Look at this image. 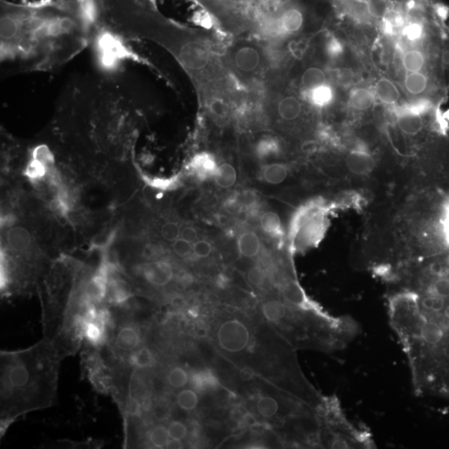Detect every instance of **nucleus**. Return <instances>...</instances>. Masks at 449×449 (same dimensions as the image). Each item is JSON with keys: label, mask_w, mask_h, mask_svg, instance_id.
I'll return each instance as SVG.
<instances>
[{"label": "nucleus", "mask_w": 449, "mask_h": 449, "mask_svg": "<svg viewBox=\"0 0 449 449\" xmlns=\"http://www.w3.org/2000/svg\"><path fill=\"white\" fill-rule=\"evenodd\" d=\"M257 411L263 418H273L278 414L279 403L274 398L263 396L257 402Z\"/></svg>", "instance_id": "obj_31"}, {"label": "nucleus", "mask_w": 449, "mask_h": 449, "mask_svg": "<svg viewBox=\"0 0 449 449\" xmlns=\"http://www.w3.org/2000/svg\"><path fill=\"white\" fill-rule=\"evenodd\" d=\"M244 420L249 426H254L256 424L255 417H254L252 415H247L246 416H245Z\"/></svg>", "instance_id": "obj_49"}, {"label": "nucleus", "mask_w": 449, "mask_h": 449, "mask_svg": "<svg viewBox=\"0 0 449 449\" xmlns=\"http://www.w3.org/2000/svg\"><path fill=\"white\" fill-rule=\"evenodd\" d=\"M133 297V289L128 280L117 276V271L110 276L108 283L105 301L113 306H121Z\"/></svg>", "instance_id": "obj_8"}, {"label": "nucleus", "mask_w": 449, "mask_h": 449, "mask_svg": "<svg viewBox=\"0 0 449 449\" xmlns=\"http://www.w3.org/2000/svg\"><path fill=\"white\" fill-rule=\"evenodd\" d=\"M192 387L200 393L211 391L219 385V380L210 370H200L190 376Z\"/></svg>", "instance_id": "obj_18"}, {"label": "nucleus", "mask_w": 449, "mask_h": 449, "mask_svg": "<svg viewBox=\"0 0 449 449\" xmlns=\"http://www.w3.org/2000/svg\"><path fill=\"white\" fill-rule=\"evenodd\" d=\"M326 53L331 58H338L341 56L344 51V47L339 39L335 38H331L329 39L327 44H326Z\"/></svg>", "instance_id": "obj_42"}, {"label": "nucleus", "mask_w": 449, "mask_h": 449, "mask_svg": "<svg viewBox=\"0 0 449 449\" xmlns=\"http://www.w3.org/2000/svg\"><path fill=\"white\" fill-rule=\"evenodd\" d=\"M183 448V443L181 440L170 439L169 444H167V448L172 449H181Z\"/></svg>", "instance_id": "obj_47"}, {"label": "nucleus", "mask_w": 449, "mask_h": 449, "mask_svg": "<svg viewBox=\"0 0 449 449\" xmlns=\"http://www.w3.org/2000/svg\"><path fill=\"white\" fill-rule=\"evenodd\" d=\"M375 93L370 89L357 88L349 94V105L356 111L365 112L375 105Z\"/></svg>", "instance_id": "obj_16"}, {"label": "nucleus", "mask_w": 449, "mask_h": 449, "mask_svg": "<svg viewBox=\"0 0 449 449\" xmlns=\"http://www.w3.org/2000/svg\"><path fill=\"white\" fill-rule=\"evenodd\" d=\"M65 360L56 344L44 338L28 349L0 353L1 435L29 412L56 403L58 375Z\"/></svg>", "instance_id": "obj_3"}, {"label": "nucleus", "mask_w": 449, "mask_h": 449, "mask_svg": "<svg viewBox=\"0 0 449 449\" xmlns=\"http://www.w3.org/2000/svg\"><path fill=\"white\" fill-rule=\"evenodd\" d=\"M346 166L353 174L367 176L373 171L375 162L373 156L365 149L356 148L348 154Z\"/></svg>", "instance_id": "obj_10"}, {"label": "nucleus", "mask_w": 449, "mask_h": 449, "mask_svg": "<svg viewBox=\"0 0 449 449\" xmlns=\"http://www.w3.org/2000/svg\"><path fill=\"white\" fill-rule=\"evenodd\" d=\"M222 208L226 214L233 216H239L246 210L243 197L238 194L231 195L229 197L226 198Z\"/></svg>", "instance_id": "obj_33"}, {"label": "nucleus", "mask_w": 449, "mask_h": 449, "mask_svg": "<svg viewBox=\"0 0 449 449\" xmlns=\"http://www.w3.org/2000/svg\"><path fill=\"white\" fill-rule=\"evenodd\" d=\"M397 124L402 133L415 136L423 129L424 122L419 113L412 111L409 107L405 105L399 108L398 111Z\"/></svg>", "instance_id": "obj_13"}, {"label": "nucleus", "mask_w": 449, "mask_h": 449, "mask_svg": "<svg viewBox=\"0 0 449 449\" xmlns=\"http://www.w3.org/2000/svg\"><path fill=\"white\" fill-rule=\"evenodd\" d=\"M375 98L386 105H394L401 98V92L396 84L388 79H380L375 85Z\"/></svg>", "instance_id": "obj_15"}, {"label": "nucleus", "mask_w": 449, "mask_h": 449, "mask_svg": "<svg viewBox=\"0 0 449 449\" xmlns=\"http://www.w3.org/2000/svg\"><path fill=\"white\" fill-rule=\"evenodd\" d=\"M148 439L150 444L154 448H164L167 447L171 438L165 426L157 425L150 431Z\"/></svg>", "instance_id": "obj_30"}, {"label": "nucleus", "mask_w": 449, "mask_h": 449, "mask_svg": "<svg viewBox=\"0 0 449 449\" xmlns=\"http://www.w3.org/2000/svg\"><path fill=\"white\" fill-rule=\"evenodd\" d=\"M176 403L180 409L185 411H193L198 405L199 398L196 391L193 389H184L176 396Z\"/></svg>", "instance_id": "obj_32"}, {"label": "nucleus", "mask_w": 449, "mask_h": 449, "mask_svg": "<svg viewBox=\"0 0 449 449\" xmlns=\"http://www.w3.org/2000/svg\"><path fill=\"white\" fill-rule=\"evenodd\" d=\"M403 65L409 72H421L425 65L424 54L419 50H410L403 54Z\"/></svg>", "instance_id": "obj_29"}, {"label": "nucleus", "mask_w": 449, "mask_h": 449, "mask_svg": "<svg viewBox=\"0 0 449 449\" xmlns=\"http://www.w3.org/2000/svg\"><path fill=\"white\" fill-rule=\"evenodd\" d=\"M326 84V76L323 70L319 67H310L301 77V85L304 89L309 91Z\"/></svg>", "instance_id": "obj_25"}, {"label": "nucleus", "mask_w": 449, "mask_h": 449, "mask_svg": "<svg viewBox=\"0 0 449 449\" xmlns=\"http://www.w3.org/2000/svg\"><path fill=\"white\" fill-rule=\"evenodd\" d=\"M172 251L181 258H187L193 253V244L183 238H178L172 242Z\"/></svg>", "instance_id": "obj_39"}, {"label": "nucleus", "mask_w": 449, "mask_h": 449, "mask_svg": "<svg viewBox=\"0 0 449 449\" xmlns=\"http://www.w3.org/2000/svg\"><path fill=\"white\" fill-rule=\"evenodd\" d=\"M7 242L12 251L22 252L30 247L32 238L28 230L21 226H17L8 230Z\"/></svg>", "instance_id": "obj_21"}, {"label": "nucleus", "mask_w": 449, "mask_h": 449, "mask_svg": "<svg viewBox=\"0 0 449 449\" xmlns=\"http://www.w3.org/2000/svg\"><path fill=\"white\" fill-rule=\"evenodd\" d=\"M176 56L186 69L192 71L203 70L209 62V53L205 45L197 40H188L176 50Z\"/></svg>", "instance_id": "obj_7"}, {"label": "nucleus", "mask_w": 449, "mask_h": 449, "mask_svg": "<svg viewBox=\"0 0 449 449\" xmlns=\"http://www.w3.org/2000/svg\"><path fill=\"white\" fill-rule=\"evenodd\" d=\"M351 1L355 2L356 4H361V6H365V0H351Z\"/></svg>", "instance_id": "obj_50"}, {"label": "nucleus", "mask_w": 449, "mask_h": 449, "mask_svg": "<svg viewBox=\"0 0 449 449\" xmlns=\"http://www.w3.org/2000/svg\"><path fill=\"white\" fill-rule=\"evenodd\" d=\"M133 273L152 287L162 288L176 278L174 266L163 259L144 261L133 267Z\"/></svg>", "instance_id": "obj_5"}, {"label": "nucleus", "mask_w": 449, "mask_h": 449, "mask_svg": "<svg viewBox=\"0 0 449 449\" xmlns=\"http://www.w3.org/2000/svg\"><path fill=\"white\" fill-rule=\"evenodd\" d=\"M389 320L409 363L417 396L449 398V319L410 289L389 299Z\"/></svg>", "instance_id": "obj_2"}, {"label": "nucleus", "mask_w": 449, "mask_h": 449, "mask_svg": "<svg viewBox=\"0 0 449 449\" xmlns=\"http://www.w3.org/2000/svg\"><path fill=\"white\" fill-rule=\"evenodd\" d=\"M307 48V43L304 40L293 41L289 44V50L297 58L301 57Z\"/></svg>", "instance_id": "obj_46"}, {"label": "nucleus", "mask_w": 449, "mask_h": 449, "mask_svg": "<svg viewBox=\"0 0 449 449\" xmlns=\"http://www.w3.org/2000/svg\"><path fill=\"white\" fill-rule=\"evenodd\" d=\"M167 430L171 439L183 440L188 434L187 426L180 421L171 422Z\"/></svg>", "instance_id": "obj_41"}, {"label": "nucleus", "mask_w": 449, "mask_h": 449, "mask_svg": "<svg viewBox=\"0 0 449 449\" xmlns=\"http://www.w3.org/2000/svg\"><path fill=\"white\" fill-rule=\"evenodd\" d=\"M261 310L265 318L272 322L282 320L289 313L288 306L276 299H271L263 304Z\"/></svg>", "instance_id": "obj_24"}, {"label": "nucleus", "mask_w": 449, "mask_h": 449, "mask_svg": "<svg viewBox=\"0 0 449 449\" xmlns=\"http://www.w3.org/2000/svg\"><path fill=\"white\" fill-rule=\"evenodd\" d=\"M260 54L255 48L244 47L235 54V63L239 70L251 72L256 70L260 63Z\"/></svg>", "instance_id": "obj_19"}, {"label": "nucleus", "mask_w": 449, "mask_h": 449, "mask_svg": "<svg viewBox=\"0 0 449 449\" xmlns=\"http://www.w3.org/2000/svg\"><path fill=\"white\" fill-rule=\"evenodd\" d=\"M287 167L281 163H271L263 167L261 178L265 183L271 185H279L288 178Z\"/></svg>", "instance_id": "obj_22"}, {"label": "nucleus", "mask_w": 449, "mask_h": 449, "mask_svg": "<svg viewBox=\"0 0 449 449\" xmlns=\"http://www.w3.org/2000/svg\"><path fill=\"white\" fill-rule=\"evenodd\" d=\"M219 166L214 156L208 152L197 154L190 162V171L201 181L214 178Z\"/></svg>", "instance_id": "obj_12"}, {"label": "nucleus", "mask_w": 449, "mask_h": 449, "mask_svg": "<svg viewBox=\"0 0 449 449\" xmlns=\"http://www.w3.org/2000/svg\"><path fill=\"white\" fill-rule=\"evenodd\" d=\"M166 255V249L161 245L148 243L145 245L141 251V256L144 261H155L162 259Z\"/></svg>", "instance_id": "obj_36"}, {"label": "nucleus", "mask_w": 449, "mask_h": 449, "mask_svg": "<svg viewBox=\"0 0 449 449\" xmlns=\"http://www.w3.org/2000/svg\"><path fill=\"white\" fill-rule=\"evenodd\" d=\"M262 231L271 237L278 238L283 234L282 222L278 213L272 211L262 212L259 217Z\"/></svg>", "instance_id": "obj_17"}, {"label": "nucleus", "mask_w": 449, "mask_h": 449, "mask_svg": "<svg viewBox=\"0 0 449 449\" xmlns=\"http://www.w3.org/2000/svg\"><path fill=\"white\" fill-rule=\"evenodd\" d=\"M155 363V356H154L151 349L143 344L142 346L119 362L117 366L126 370L143 371L152 368Z\"/></svg>", "instance_id": "obj_9"}, {"label": "nucleus", "mask_w": 449, "mask_h": 449, "mask_svg": "<svg viewBox=\"0 0 449 449\" xmlns=\"http://www.w3.org/2000/svg\"><path fill=\"white\" fill-rule=\"evenodd\" d=\"M310 101L318 108H325L330 105L333 101L334 91L330 86L324 84L318 88L312 89L308 92Z\"/></svg>", "instance_id": "obj_28"}, {"label": "nucleus", "mask_w": 449, "mask_h": 449, "mask_svg": "<svg viewBox=\"0 0 449 449\" xmlns=\"http://www.w3.org/2000/svg\"><path fill=\"white\" fill-rule=\"evenodd\" d=\"M305 22V13L297 6L290 3L285 6L278 19L279 28L285 33L294 34L301 30Z\"/></svg>", "instance_id": "obj_11"}, {"label": "nucleus", "mask_w": 449, "mask_h": 449, "mask_svg": "<svg viewBox=\"0 0 449 449\" xmlns=\"http://www.w3.org/2000/svg\"><path fill=\"white\" fill-rule=\"evenodd\" d=\"M237 249L240 255L247 259L259 256L262 249L259 235L253 230L243 231L238 235Z\"/></svg>", "instance_id": "obj_14"}, {"label": "nucleus", "mask_w": 449, "mask_h": 449, "mask_svg": "<svg viewBox=\"0 0 449 449\" xmlns=\"http://www.w3.org/2000/svg\"><path fill=\"white\" fill-rule=\"evenodd\" d=\"M217 341L223 351L240 353L248 347L251 341V333L243 322L230 320L221 325L217 331Z\"/></svg>", "instance_id": "obj_6"}, {"label": "nucleus", "mask_w": 449, "mask_h": 449, "mask_svg": "<svg viewBox=\"0 0 449 449\" xmlns=\"http://www.w3.org/2000/svg\"><path fill=\"white\" fill-rule=\"evenodd\" d=\"M253 375V371L251 369L245 368L240 371V376H242L243 380L252 379Z\"/></svg>", "instance_id": "obj_48"}, {"label": "nucleus", "mask_w": 449, "mask_h": 449, "mask_svg": "<svg viewBox=\"0 0 449 449\" xmlns=\"http://www.w3.org/2000/svg\"><path fill=\"white\" fill-rule=\"evenodd\" d=\"M152 414L156 420L164 421L169 418L171 410L169 406L161 403L153 407Z\"/></svg>", "instance_id": "obj_43"}, {"label": "nucleus", "mask_w": 449, "mask_h": 449, "mask_svg": "<svg viewBox=\"0 0 449 449\" xmlns=\"http://www.w3.org/2000/svg\"><path fill=\"white\" fill-rule=\"evenodd\" d=\"M211 111L217 117H223L228 112V105L221 99H215L211 103Z\"/></svg>", "instance_id": "obj_44"}, {"label": "nucleus", "mask_w": 449, "mask_h": 449, "mask_svg": "<svg viewBox=\"0 0 449 449\" xmlns=\"http://www.w3.org/2000/svg\"><path fill=\"white\" fill-rule=\"evenodd\" d=\"M91 13L78 0L3 4L2 72L11 75L60 70L93 42L98 25Z\"/></svg>", "instance_id": "obj_1"}, {"label": "nucleus", "mask_w": 449, "mask_h": 449, "mask_svg": "<svg viewBox=\"0 0 449 449\" xmlns=\"http://www.w3.org/2000/svg\"><path fill=\"white\" fill-rule=\"evenodd\" d=\"M266 271L261 266H252L247 272V280L252 287H263L266 282Z\"/></svg>", "instance_id": "obj_38"}, {"label": "nucleus", "mask_w": 449, "mask_h": 449, "mask_svg": "<svg viewBox=\"0 0 449 449\" xmlns=\"http://www.w3.org/2000/svg\"><path fill=\"white\" fill-rule=\"evenodd\" d=\"M255 152L260 160H269V158L278 155L280 152V144L275 138L265 137L258 141Z\"/></svg>", "instance_id": "obj_27"}, {"label": "nucleus", "mask_w": 449, "mask_h": 449, "mask_svg": "<svg viewBox=\"0 0 449 449\" xmlns=\"http://www.w3.org/2000/svg\"><path fill=\"white\" fill-rule=\"evenodd\" d=\"M190 380V376L187 371L181 367H175L167 375V382L171 387L181 389L186 386Z\"/></svg>", "instance_id": "obj_35"}, {"label": "nucleus", "mask_w": 449, "mask_h": 449, "mask_svg": "<svg viewBox=\"0 0 449 449\" xmlns=\"http://www.w3.org/2000/svg\"><path fill=\"white\" fill-rule=\"evenodd\" d=\"M212 245L207 240L199 239L193 243V255L199 259H205L212 253Z\"/></svg>", "instance_id": "obj_40"}, {"label": "nucleus", "mask_w": 449, "mask_h": 449, "mask_svg": "<svg viewBox=\"0 0 449 449\" xmlns=\"http://www.w3.org/2000/svg\"><path fill=\"white\" fill-rule=\"evenodd\" d=\"M181 228L175 221H166L161 226V237L169 242H174L181 237Z\"/></svg>", "instance_id": "obj_37"}, {"label": "nucleus", "mask_w": 449, "mask_h": 449, "mask_svg": "<svg viewBox=\"0 0 449 449\" xmlns=\"http://www.w3.org/2000/svg\"><path fill=\"white\" fill-rule=\"evenodd\" d=\"M405 85L410 94L419 95L428 88V77L421 72H409L406 76Z\"/></svg>", "instance_id": "obj_26"}, {"label": "nucleus", "mask_w": 449, "mask_h": 449, "mask_svg": "<svg viewBox=\"0 0 449 449\" xmlns=\"http://www.w3.org/2000/svg\"><path fill=\"white\" fill-rule=\"evenodd\" d=\"M238 179L237 171L230 163L225 162L219 166L213 180L221 189L233 188Z\"/></svg>", "instance_id": "obj_20"}, {"label": "nucleus", "mask_w": 449, "mask_h": 449, "mask_svg": "<svg viewBox=\"0 0 449 449\" xmlns=\"http://www.w3.org/2000/svg\"><path fill=\"white\" fill-rule=\"evenodd\" d=\"M278 110L279 116L283 120L294 121L301 115L302 105L297 98L287 97L281 100Z\"/></svg>", "instance_id": "obj_23"}, {"label": "nucleus", "mask_w": 449, "mask_h": 449, "mask_svg": "<svg viewBox=\"0 0 449 449\" xmlns=\"http://www.w3.org/2000/svg\"><path fill=\"white\" fill-rule=\"evenodd\" d=\"M181 237L187 240L190 243H195L198 238V233L193 226H186L181 230Z\"/></svg>", "instance_id": "obj_45"}, {"label": "nucleus", "mask_w": 449, "mask_h": 449, "mask_svg": "<svg viewBox=\"0 0 449 449\" xmlns=\"http://www.w3.org/2000/svg\"><path fill=\"white\" fill-rule=\"evenodd\" d=\"M108 343L113 358L120 362L143 346V332L135 322L122 320L119 323L112 324Z\"/></svg>", "instance_id": "obj_4"}, {"label": "nucleus", "mask_w": 449, "mask_h": 449, "mask_svg": "<svg viewBox=\"0 0 449 449\" xmlns=\"http://www.w3.org/2000/svg\"><path fill=\"white\" fill-rule=\"evenodd\" d=\"M49 169L50 167L32 157V160L26 167L25 174L32 181H39L47 175Z\"/></svg>", "instance_id": "obj_34"}]
</instances>
